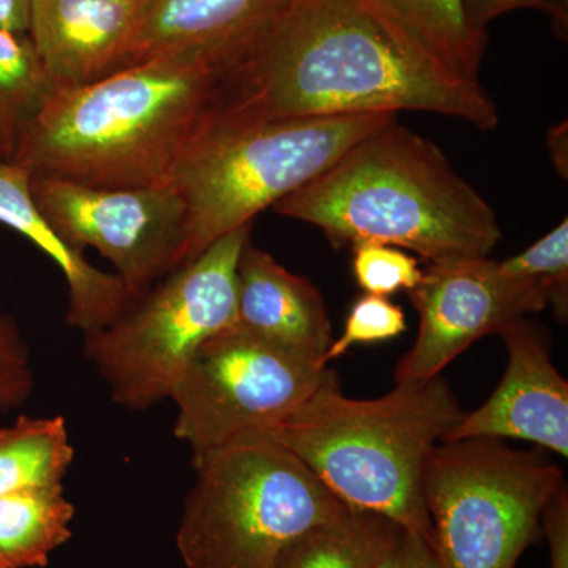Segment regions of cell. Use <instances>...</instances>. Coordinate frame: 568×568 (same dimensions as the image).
Listing matches in <instances>:
<instances>
[{"label":"cell","mask_w":568,"mask_h":568,"mask_svg":"<svg viewBox=\"0 0 568 568\" xmlns=\"http://www.w3.org/2000/svg\"><path fill=\"white\" fill-rule=\"evenodd\" d=\"M399 111L450 115L481 130L499 125L478 82L450 80L417 61L361 0H286L219 70L207 114L271 122Z\"/></svg>","instance_id":"6da1fadb"},{"label":"cell","mask_w":568,"mask_h":568,"mask_svg":"<svg viewBox=\"0 0 568 568\" xmlns=\"http://www.w3.org/2000/svg\"><path fill=\"white\" fill-rule=\"evenodd\" d=\"M216 81L209 63L156 58L55 89L10 160L31 178L97 189L162 185L211 111Z\"/></svg>","instance_id":"7a4b0ae2"},{"label":"cell","mask_w":568,"mask_h":568,"mask_svg":"<svg viewBox=\"0 0 568 568\" xmlns=\"http://www.w3.org/2000/svg\"><path fill=\"white\" fill-rule=\"evenodd\" d=\"M274 209L320 227L334 245L398 246L429 264L488 257L503 239L491 205L435 142L396 121Z\"/></svg>","instance_id":"3957f363"},{"label":"cell","mask_w":568,"mask_h":568,"mask_svg":"<svg viewBox=\"0 0 568 568\" xmlns=\"http://www.w3.org/2000/svg\"><path fill=\"white\" fill-rule=\"evenodd\" d=\"M463 416L440 376L396 384L375 399L349 398L335 383L264 435L304 462L345 506L390 519L433 547L424 467Z\"/></svg>","instance_id":"277c9868"},{"label":"cell","mask_w":568,"mask_h":568,"mask_svg":"<svg viewBox=\"0 0 568 568\" xmlns=\"http://www.w3.org/2000/svg\"><path fill=\"white\" fill-rule=\"evenodd\" d=\"M395 121L390 112L271 122L205 115L168 181L185 204L181 265Z\"/></svg>","instance_id":"5b68a950"},{"label":"cell","mask_w":568,"mask_h":568,"mask_svg":"<svg viewBox=\"0 0 568 568\" xmlns=\"http://www.w3.org/2000/svg\"><path fill=\"white\" fill-rule=\"evenodd\" d=\"M178 549L186 568H278L306 536L354 514L264 433L194 459Z\"/></svg>","instance_id":"8992f818"},{"label":"cell","mask_w":568,"mask_h":568,"mask_svg":"<svg viewBox=\"0 0 568 568\" xmlns=\"http://www.w3.org/2000/svg\"><path fill=\"white\" fill-rule=\"evenodd\" d=\"M252 224L223 235L134 297L118 320L84 335V355L119 406L144 410L171 398L205 339L234 325L239 257Z\"/></svg>","instance_id":"52a82bcc"},{"label":"cell","mask_w":568,"mask_h":568,"mask_svg":"<svg viewBox=\"0 0 568 568\" xmlns=\"http://www.w3.org/2000/svg\"><path fill=\"white\" fill-rule=\"evenodd\" d=\"M566 487L562 469L503 439L439 443L422 491L443 568H515L538 540L549 500Z\"/></svg>","instance_id":"ba28073f"},{"label":"cell","mask_w":568,"mask_h":568,"mask_svg":"<svg viewBox=\"0 0 568 568\" xmlns=\"http://www.w3.org/2000/svg\"><path fill=\"white\" fill-rule=\"evenodd\" d=\"M335 383L327 366L298 361L234 324L205 339L183 369L170 398L174 435L194 462L237 437L271 432Z\"/></svg>","instance_id":"9c48e42d"},{"label":"cell","mask_w":568,"mask_h":568,"mask_svg":"<svg viewBox=\"0 0 568 568\" xmlns=\"http://www.w3.org/2000/svg\"><path fill=\"white\" fill-rule=\"evenodd\" d=\"M33 201L74 248L92 246L111 261L138 297L181 267L185 204L171 183L97 189L31 178Z\"/></svg>","instance_id":"30bf717a"},{"label":"cell","mask_w":568,"mask_h":568,"mask_svg":"<svg viewBox=\"0 0 568 568\" xmlns=\"http://www.w3.org/2000/svg\"><path fill=\"white\" fill-rule=\"evenodd\" d=\"M418 313L416 343L398 362L396 384L440 376L467 347L529 313L549 305V291L536 280L503 274L489 257L429 264L409 293Z\"/></svg>","instance_id":"8fae6325"},{"label":"cell","mask_w":568,"mask_h":568,"mask_svg":"<svg viewBox=\"0 0 568 568\" xmlns=\"http://www.w3.org/2000/svg\"><path fill=\"white\" fill-rule=\"evenodd\" d=\"M507 347V368L487 402L466 414L443 443L519 439L568 455V383L559 375L547 342L525 320L499 334Z\"/></svg>","instance_id":"7c38bea8"},{"label":"cell","mask_w":568,"mask_h":568,"mask_svg":"<svg viewBox=\"0 0 568 568\" xmlns=\"http://www.w3.org/2000/svg\"><path fill=\"white\" fill-rule=\"evenodd\" d=\"M286 0H138L125 67L156 58L233 61Z\"/></svg>","instance_id":"4fadbf2b"},{"label":"cell","mask_w":568,"mask_h":568,"mask_svg":"<svg viewBox=\"0 0 568 568\" xmlns=\"http://www.w3.org/2000/svg\"><path fill=\"white\" fill-rule=\"evenodd\" d=\"M138 0H29V37L55 89L125 67Z\"/></svg>","instance_id":"5bb4252c"},{"label":"cell","mask_w":568,"mask_h":568,"mask_svg":"<svg viewBox=\"0 0 568 568\" xmlns=\"http://www.w3.org/2000/svg\"><path fill=\"white\" fill-rule=\"evenodd\" d=\"M234 324L298 361L327 366L334 338L323 294L250 241L239 257Z\"/></svg>","instance_id":"9a60e30c"},{"label":"cell","mask_w":568,"mask_h":568,"mask_svg":"<svg viewBox=\"0 0 568 568\" xmlns=\"http://www.w3.org/2000/svg\"><path fill=\"white\" fill-rule=\"evenodd\" d=\"M0 223L24 235L61 268L69 286L70 327L92 334L118 320L134 301L118 275L93 267L52 227L33 201L31 174L11 160L0 162Z\"/></svg>","instance_id":"2e32d148"},{"label":"cell","mask_w":568,"mask_h":568,"mask_svg":"<svg viewBox=\"0 0 568 568\" xmlns=\"http://www.w3.org/2000/svg\"><path fill=\"white\" fill-rule=\"evenodd\" d=\"M410 55L443 77L477 84L487 32L467 20L463 0H361Z\"/></svg>","instance_id":"e0dca14e"},{"label":"cell","mask_w":568,"mask_h":568,"mask_svg":"<svg viewBox=\"0 0 568 568\" xmlns=\"http://www.w3.org/2000/svg\"><path fill=\"white\" fill-rule=\"evenodd\" d=\"M73 504L58 487L0 497V558L7 568H41L71 537Z\"/></svg>","instance_id":"ac0fdd59"},{"label":"cell","mask_w":568,"mask_h":568,"mask_svg":"<svg viewBox=\"0 0 568 568\" xmlns=\"http://www.w3.org/2000/svg\"><path fill=\"white\" fill-rule=\"evenodd\" d=\"M73 457L65 418H18L0 429V497L62 485Z\"/></svg>","instance_id":"d6986e66"},{"label":"cell","mask_w":568,"mask_h":568,"mask_svg":"<svg viewBox=\"0 0 568 568\" xmlns=\"http://www.w3.org/2000/svg\"><path fill=\"white\" fill-rule=\"evenodd\" d=\"M54 91L29 33L0 28V144L7 159Z\"/></svg>","instance_id":"ffe728a7"},{"label":"cell","mask_w":568,"mask_h":568,"mask_svg":"<svg viewBox=\"0 0 568 568\" xmlns=\"http://www.w3.org/2000/svg\"><path fill=\"white\" fill-rule=\"evenodd\" d=\"M381 519L354 511L298 541L278 568H375Z\"/></svg>","instance_id":"44dd1931"},{"label":"cell","mask_w":568,"mask_h":568,"mask_svg":"<svg viewBox=\"0 0 568 568\" xmlns=\"http://www.w3.org/2000/svg\"><path fill=\"white\" fill-rule=\"evenodd\" d=\"M503 274L511 278L536 280L549 291V306L559 320L568 315V222L559 223L551 233L517 256L500 261Z\"/></svg>","instance_id":"7402d4cb"},{"label":"cell","mask_w":568,"mask_h":568,"mask_svg":"<svg viewBox=\"0 0 568 568\" xmlns=\"http://www.w3.org/2000/svg\"><path fill=\"white\" fill-rule=\"evenodd\" d=\"M355 282L366 294L410 293L424 278L417 257L398 246L361 244L353 246Z\"/></svg>","instance_id":"603a6c76"},{"label":"cell","mask_w":568,"mask_h":568,"mask_svg":"<svg viewBox=\"0 0 568 568\" xmlns=\"http://www.w3.org/2000/svg\"><path fill=\"white\" fill-rule=\"evenodd\" d=\"M406 331V315L402 306L383 295L365 294L355 302L347 316L345 331L332 342L324 355V365L346 354L355 345L388 342Z\"/></svg>","instance_id":"cb8c5ba5"},{"label":"cell","mask_w":568,"mask_h":568,"mask_svg":"<svg viewBox=\"0 0 568 568\" xmlns=\"http://www.w3.org/2000/svg\"><path fill=\"white\" fill-rule=\"evenodd\" d=\"M32 387L28 345L13 321L0 315V409L21 406L31 395Z\"/></svg>","instance_id":"d4e9b609"},{"label":"cell","mask_w":568,"mask_h":568,"mask_svg":"<svg viewBox=\"0 0 568 568\" xmlns=\"http://www.w3.org/2000/svg\"><path fill=\"white\" fill-rule=\"evenodd\" d=\"M375 568H443L435 548L413 530L381 519Z\"/></svg>","instance_id":"484cf974"},{"label":"cell","mask_w":568,"mask_h":568,"mask_svg":"<svg viewBox=\"0 0 568 568\" xmlns=\"http://www.w3.org/2000/svg\"><path fill=\"white\" fill-rule=\"evenodd\" d=\"M463 6L470 26L480 32H485V26L500 14L519 9H534L552 18L559 36L566 37L567 33V0H463Z\"/></svg>","instance_id":"4316f807"},{"label":"cell","mask_w":568,"mask_h":568,"mask_svg":"<svg viewBox=\"0 0 568 568\" xmlns=\"http://www.w3.org/2000/svg\"><path fill=\"white\" fill-rule=\"evenodd\" d=\"M541 532L547 536L549 568H568V495L562 487L549 500L541 517Z\"/></svg>","instance_id":"83f0119b"},{"label":"cell","mask_w":568,"mask_h":568,"mask_svg":"<svg viewBox=\"0 0 568 568\" xmlns=\"http://www.w3.org/2000/svg\"><path fill=\"white\" fill-rule=\"evenodd\" d=\"M0 28L28 33L29 0H0Z\"/></svg>","instance_id":"f1b7e54d"},{"label":"cell","mask_w":568,"mask_h":568,"mask_svg":"<svg viewBox=\"0 0 568 568\" xmlns=\"http://www.w3.org/2000/svg\"><path fill=\"white\" fill-rule=\"evenodd\" d=\"M567 123H560L548 133L549 156L552 163L558 168L559 174L567 178L568 174V153H567Z\"/></svg>","instance_id":"f546056e"},{"label":"cell","mask_w":568,"mask_h":568,"mask_svg":"<svg viewBox=\"0 0 568 568\" xmlns=\"http://www.w3.org/2000/svg\"><path fill=\"white\" fill-rule=\"evenodd\" d=\"M6 160H9L7 159L6 149H3L2 144H0V162H6Z\"/></svg>","instance_id":"4dcf8cb0"},{"label":"cell","mask_w":568,"mask_h":568,"mask_svg":"<svg viewBox=\"0 0 568 568\" xmlns=\"http://www.w3.org/2000/svg\"><path fill=\"white\" fill-rule=\"evenodd\" d=\"M0 568H7V567H6V564H3L2 558H0Z\"/></svg>","instance_id":"1f68e13d"}]
</instances>
